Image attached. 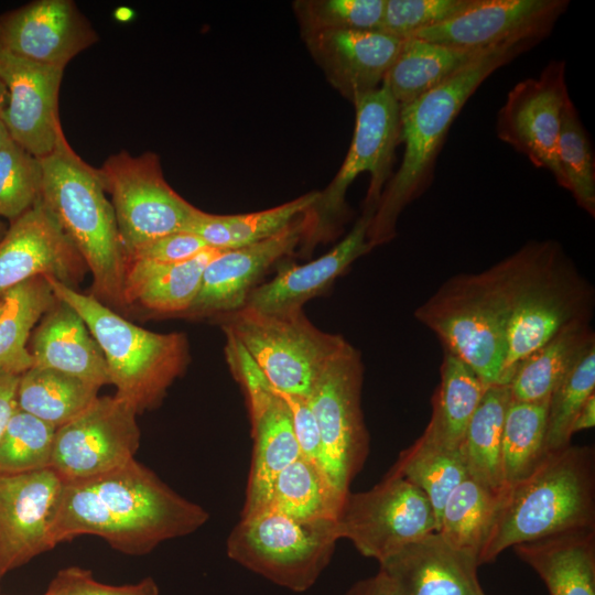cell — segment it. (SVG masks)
Instances as JSON below:
<instances>
[{
  "instance_id": "1",
  "label": "cell",
  "mask_w": 595,
  "mask_h": 595,
  "mask_svg": "<svg viewBox=\"0 0 595 595\" xmlns=\"http://www.w3.org/2000/svg\"><path fill=\"white\" fill-rule=\"evenodd\" d=\"M208 519L202 506L134 458L94 477L64 482L52 542L56 547L90 534L123 554L144 555L197 531Z\"/></svg>"
},
{
  "instance_id": "2",
  "label": "cell",
  "mask_w": 595,
  "mask_h": 595,
  "mask_svg": "<svg viewBox=\"0 0 595 595\" xmlns=\"http://www.w3.org/2000/svg\"><path fill=\"white\" fill-rule=\"evenodd\" d=\"M488 270L507 317V385L530 353L572 324L591 323L594 290L554 240L529 241Z\"/></svg>"
},
{
  "instance_id": "3",
  "label": "cell",
  "mask_w": 595,
  "mask_h": 595,
  "mask_svg": "<svg viewBox=\"0 0 595 595\" xmlns=\"http://www.w3.org/2000/svg\"><path fill=\"white\" fill-rule=\"evenodd\" d=\"M544 37L519 36L489 47L441 85L400 108L401 164L382 191L367 239L374 248L397 234L402 210L433 182L437 155L450 128L482 83Z\"/></svg>"
},
{
  "instance_id": "4",
  "label": "cell",
  "mask_w": 595,
  "mask_h": 595,
  "mask_svg": "<svg viewBox=\"0 0 595 595\" xmlns=\"http://www.w3.org/2000/svg\"><path fill=\"white\" fill-rule=\"evenodd\" d=\"M586 528H595V454L570 444L502 489L478 565L517 544Z\"/></svg>"
},
{
  "instance_id": "5",
  "label": "cell",
  "mask_w": 595,
  "mask_h": 595,
  "mask_svg": "<svg viewBox=\"0 0 595 595\" xmlns=\"http://www.w3.org/2000/svg\"><path fill=\"white\" fill-rule=\"evenodd\" d=\"M40 162L41 197L91 273V295L112 310L123 309L127 258L98 169L73 150L64 133Z\"/></svg>"
},
{
  "instance_id": "6",
  "label": "cell",
  "mask_w": 595,
  "mask_h": 595,
  "mask_svg": "<svg viewBox=\"0 0 595 595\" xmlns=\"http://www.w3.org/2000/svg\"><path fill=\"white\" fill-rule=\"evenodd\" d=\"M56 299L73 307L98 343L116 396L139 413L155 408L185 370L188 345L182 333H154L127 321L91 294L46 279Z\"/></svg>"
},
{
  "instance_id": "7",
  "label": "cell",
  "mask_w": 595,
  "mask_h": 595,
  "mask_svg": "<svg viewBox=\"0 0 595 595\" xmlns=\"http://www.w3.org/2000/svg\"><path fill=\"white\" fill-rule=\"evenodd\" d=\"M414 317L487 386L501 385L507 317L488 269L451 277Z\"/></svg>"
},
{
  "instance_id": "8",
  "label": "cell",
  "mask_w": 595,
  "mask_h": 595,
  "mask_svg": "<svg viewBox=\"0 0 595 595\" xmlns=\"http://www.w3.org/2000/svg\"><path fill=\"white\" fill-rule=\"evenodd\" d=\"M279 392L309 397L328 359L346 340L315 327L302 307L262 312L247 306L217 316Z\"/></svg>"
},
{
  "instance_id": "9",
  "label": "cell",
  "mask_w": 595,
  "mask_h": 595,
  "mask_svg": "<svg viewBox=\"0 0 595 595\" xmlns=\"http://www.w3.org/2000/svg\"><path fill=\"white\" fill-rule=\"evenodd\" d=\"M338 540L337 521H300L266 510L240 518L226 551L245 569L302 593L316 583Z\"/></svg>"
},
{
  "instance_id": "10",
  "label": "cell",
  "mask_w": 595,
  "mask_h": 595,
  "mask_svg": "<svg viewBox=\"0 0 595 595\" xmlns=\"http://www.w3.org/2000/svg\"><path fill=\"white\" fill-rule=\"evenodd\" d=\"M353 105L356 120L349 150L337 174L307 210L304 249L310 246L311 250L344 216L346 192L359 174H370L364 209L376 210L390 177L394 149L400 143L399 105L383 85Z\"/></svg>"
},
{
  "instance_id": "11",
  "label": "cell",
  "mask_w": 595,
  "mask_h": 595,
  "mask_svg": "<svg viewBox=\"0 0 595 595\" xmlns=\"http://www.w3.org/2000/svg\"><path fill=\"white\" fill-rule=\"evenodd\" d=\"M98 172L111 196L126 258L158 238L185 231L199 210L167 184L155 153L121 151Z\"/></svg>"
},
{
  "instance_id": "12",
  "label": "cell",
  "mask_w": 595,
  "mask_h": 595,
  "mask_svg": "<svg viewBox=\"0 0 595 595\" xmlns=\"http://www.w3.org/2000/svg\"><path fill=\"white\" fill-rule=\"evenodd\" d=\"M363 379L360 353L345 340L325 364L307 397L321 434L324 469L344 495L369 453L361 409Z\"/></svg>"
},
{
  "instance_id": "13",
  "label": "cell",
  "mask_w": 595,
  "mask_h": 595,
  "mask_svg": "<svg viewBox=\"0 0 595 595\" xmlns=\"http://www.w3.org/2000/svg\"><path fill=\"white\" fill-rule=\"evenodd\" d=\"M337 532L361 555L380 564L405 545L436 532V518L418 487L388 472L371 489L347 494Z\"/></svg>"
},
{
  "instance_id": "14",
  "label": "cell",
  "mask_w": 595,
  "mask_h": 595,
  "mask_svg": "<svg viewBox=\"0 0 595 595\" xmlns=\"http://www.w3.org/2000/svg\"><path fill=\"white\" fill-rule=\"evenodd\" d=\"M229 369L246 396L253 439L252 462L241 517L266 509L277 476L300 455L292 415L244 347L226 335Z\"/></svg>"
},
{
  "instance_id": "15",
  "label": "cell",
  "mask_w": 595,
  "mask_h": 595,
  "mask_svg": "<svg viewBox=\"0 0 595 595\" xmlns=\"http://www.w3.org/2000/svg\"><path fill=\"white\" fill-rule=\"evenodd\" d=\"M137 410L118 396L97 399L56 429L51 467L64 479L94 477L134 459L140 446Z\"/></svg>"
},
{
  "instance_id": "16",
  "label": "cell",
  "mask_w": 595,
  "mask_h": 595,
  "mask_svg": "<svg viewBox=\"0 0 595 595\" xmlns=\"http://www.w3.org/2000/svg\"><path fill=\"white\" fill-rule=\"evenodd\" d=\"M565 62H549L538 77L517 83L497 113L498 139L523 154L536 167L548 170L563 187L558 142L565 106L571 100Z\"/></svg>"
},
{
  "instance_id": "17",
  "label": "cell",
  "mask_w": 595,
  "mask_h": 595,
  "mask_svg": "<svg viewBox=\"0 0 595 595\" xmlns=\"http://www.w3.org/2000/svg\"><path fill=\"white\" fill-rule=\"evenodd\" d=\"M64 479L52 468L0 472V580L54 548Z\"/></svg>"
},
{
  "instance_id": "18",
  "label": "cell",
  "mask_w": 595,
  "mask_h": 595,
  "mask_svg": "<svg viewBox=\"0 0 595 595\" xmlns=\"http://www.w3.org/2000/svg\"><path fill=\"white\" fill-rule=\"evenodd\" d=\"M87 271L83 257L42 197L11 221L0 240V296L36 277L75 289Z\"/></svg>"
},
{
  "instance_id": "19",
  "label": "cell",
  "mask_w": 595,
  "mask_h": 595,
  "mask_svg": "<svg viewBox=\"0 0 595 595\" xmlns=\"http://www.w3.org/2000/svg\"><path fill=\"white\" fill-rule=\"evenodd\" d=\"M63 74L64 68L0 47V79L8 93L0 120L10 138L37 159L48 155L64 133L58 116Z\"/></svg>"
},
{
  "instance_id": "20",
  "label": "cell",
  "mask_w": 595,
  "mask_h": 595,
  "mask_svg": "<svg viewBox=\"0 0 595 595\" xmlns=\"http://www.w3.org/2000/svg\"><path fill=\"white\" fill-rule=\"evenodd\" d=\"M569 3L567 0H470L462 12L412 37L465 51H484L526 35L547 37Z\"/></svg>"
},
{
  "instance_id": "21",
  "label": "cell",
  "mask_w": 595,
  "mask_h": 595,
  "mask_svg": "<svg viewBox=\"0 0 595 595\" xmlns=\"http://www.w3.org/2000/svg\"><path fill=\"white\" fill-rule=\"evenodd\" d=\"M97 41L71 0H36L0 15V47L40 64L65 68Z\"/></svg>"
},
{
  "instance_id": "22",
  "label": "cell",
  "mask_w": 595,
  "mask_h": 595,
  "mask_svg": "<svg viewBox=\"0 0 595 595\" xmlns=\"http://www.w3.org/2000/svg\"><path fill=\"white\" fill-rule=\"evenodd\" d=\"M309 228L307 212L277 235L245 247L221 250L205 268L199 291L182 315L219 316L245 306L257 281L291 253Z\"/></svg>"
},
{
  "instance_id": "23",
  "label": "cell",
  "mask_w": 595,
  "mask_h": 595,
  "mask_svg": "<svg viewBox=\"0 0 595 595\" xmlns=\"http://www.w3.org/2000/svg\"><path fill=\"white\" fill-rule=\"evenodd\" d=\"M303 36L327 80L351 104L381 86L402 44L374 30L323 31Z\"/></svg>"
},
{
  "instance_id": "24",
  "label": "cell",
  "mask_w": 595,
  "mask_h": 595,
  "mask_svg": "<svg viewBox=\"0 0 595 595\" xmlns=\"http://www.w3.org/2000/svg\"><path fill=\"white\" fill-rule=\"evenodd\" d=\"M397 595H486L477 558L430 533L379 564Z\"/></svg>"
},
{
  "instance_id": "25",
  "label": "cell",
  "mask_w": 595,
  "mask_h": 595,
  "mask_svg": "<svg viewBox=\"0 0 595 595\" xmlns=\"http://www.w3.org/2000/svg\"><path fill=\"white\" fill-rule=\"evenodd\" d=\"M375 212L363 209L351 230L325 255L304 264H288L271 281L256 286L245 306L262 312L302 307L372 249L367 234Z\"/></svg>"
},
{
  "instance_id": "26",
  "label": "cell",
  "mask_w": 595,
  "mask_h": 595,
  "mask_svg": "<svg viewBox=\"0 0 595 595\" xmlns=\"http://www.w3.org/2000/svg\"><path fill=\"white\" fill-rule=\"evenodd\" d=\"M32 367L50 368L100 389L110 383L105 356L80 315L57 299L31 337Z\"/></svg>"
},
{
  "instance_id": "27",
  "label": "cell",
  "mask_w": 595,
  "mask_h": 595,
  "mask_svg": "<svg viewBox=\"0 0 595 595\" xmlns=\"http://www.w3.org/2000/svg\"><path fill=\"white\" fill-rule=\"evenodd\" d=\"M550 595H595V528L570 530L512 547Z\"/></svg>"
},
{
  "instance_id": "28",
  "label": "cell",
  "mask_w": 595,
  "mask_h": 595,
  "mask_svg": "<svg viewBox=\"0 0 595 595\" xmlns=\"http://www.w3.org/2000/svg\"><path fill=\"white\" fill-rule=\"evenodd\" d=\"M207 248L180 263L148 261L127 262L123 301L126 306L139 303L163 314H184L194 302L206 266L220 252Z\"/></svg>"
},
{
  "instance_id": "29",
  "label": "cell",
  "mask_w": 595,
  "mask_h": 595,
  "mask_svg": "<svg viewBox=\"0 0 595 595\" xmlns=\"http://www.w3.org/2000/svg\"><path fill=\"white\" fill-rule=\"evenodd\" d=\"M593 345L595 334L591 323H575L563 328L515 367L507 383L511 399L539 401L550 398Z\"/></svg>"
},
{
  "instance_id": "30",
  "label": "cell",
  "mask_w": 595,
  "mask_h": 595,
  "mask_svg": "<svg viewBox=\"0 0 595 595\" xmlns=\"http://www.w3.org/2000/svg\"><path fill=\"white\" fill-rule=\"evenodd\" d=\"M484 51H465L410 37L402 41L381 85L401 108L441 85Z\"/></svg>"
},
{
  "instance_id": "31",
  "label": "cell",
  "mask_w": 595,
  "mask_h": 595,
  "mask_svg": "<svg viewBox=\"0 0 595 595\" xmlns=\"http://www.w3.org/2000/svg\"><path fill=\"white\" fill-rule=\"evenodd\" d=\"M487 387L463 360L444 351L440 383L432 397L431 418L421 436L437 445L459 450Z\"/></svg>"
},
{
  "instance_id": "32",
  "label": "cell",
  "mask_w": 595,
  "mask_h": 595,
  "mask_svg": "<svg viewBox=\"0 0 595 595\" xmlns=\"http://www.w3.org/2000/svg\"><path fill=\"white\" fill-rule=\"evenodd\" d=\"M346 496L317 463L300 455L274 479L263 511L300 521H337Z\"/></svg>"
},
{
  "instance_id": "33",
  "label": "cell",
  "mask_w": 595,
  "mask_h": 595,
  "mask_svg": "<svg viewBox=\"0 0 595 595\" xmlns=\"http://www.w3.org/2000/svg\"><path fill=\"white\" fill-rule=\"evenodd\" d=\"M318 194L313 191L280 206L249 214L214 215L199 209L185 231L196 235L210 248L245 247L286 228L315 204Z\"/></svg>"
},
{
  "instance_id": "34",
  "label": "cell",
  "mask_w": 595,
  "mask_h": 595,
  "mask_svg": "<svg viewBox=\"0 0 595 595\" xmlns=\"http://www.w3.org/2000/svg\"><path fill=\"white\" fill-rule=\"evenodd\" d=\"M511 397L507 385L488 386L465 431L461 453L468 476L500 494L501 436L507 407Z\"/></svg>"
},
{
  "instance_id": "35",
  "label": "cell",
  "mask_w": 595,
  "mask_h": 595,
  "mask_svg": "<svg viewBox=\"0 0 595 595\" xmlns=\"http://www.w3.org/2000/svg\"><path fill=\"white\" fill-rule=\"evenodd\" d=\"M0 315V369L21 376L33 366L26 347L33 326L56 303L46 278L25 280L3 295Z\"/></svg>"
},
{
  "instance_id": "36",
  "label": "cell",
  "mask_w": 595,
  "mask_h": 595,
  "mask_svg": "<svg viewBox=\"0 0 595 595\" xmlns=\"http://www.w3.org/2000/svg\"><path fill=\"white\" fill-rule=\"evenodd\" d=\"M98 390L67 374L31 367L20 376L17 404L57 429L87 409L97 399Z\"/></svg>"
},
{
  "instance_id": "37",
  "label": "cell",
  "mask_w": 595,
  "mask_h": 595,
  "mask_svg": "<svg viewBox=\"0 0 595 595\" xmlns=\"http://www.w3.org/2000/svg\"><path fill=\"white\" fill-rule=\"evenodd\" d=\"M499 495L467 476L447 497L437 520L436 532L447 544L475 555L478 561Z\"/></svg>"
},
{
  "instance_id": "38",
  "label": "cell",
  "mask_w": 595,
  "mask_h": 595,
  "mask_svg": "<svg viewBox=\"0 0 595 595\" xmlns=\"http://www.w3.org/2000/svg\"><path fill=\"white\" fill-rule=\"evenodd\" d=\"M548 407L549 398L539 401L510 399L501 436L505 487L528 476L545 456Z\"/></svg>"
},
{
  "instance_id": "39",
  "label": "cell",
  "mask_w": 595,
  "mask_h": 595,
  "mask_svg": "<svg viewBox=\"0 0 595 595\" xmlns=\"http://www.w3.org/2000/svg\"><path fill=\"white\" fill-rule=\"evenodd\" d=\"M389 473L405 478L426 496L436 526L447 497L468 476L461 450L437 445L422 436L400 453Z\"/></svg>"
},
{
  "instance_id": "40",
  "label": "cell",
  "mask_w": 595,
  "mask_h": 595,
  "mask_svg": "<svg viewBox=\"0 0 595 595\" xmlns=\"http://www.w3.org/2000/svg\"><path fill=\"white\" fill-rule=\"evenodd\" d=\"M558 160L563 188L571 192L576 204L595 216V164L589 138L572 100L562 116L558 142Z\"/></svg>"
},
{
  "instance_id": "41",
  "label": "cell",
  "mask_w": 595,
  "mask_h": 595,
  "mask_svg": "<svg viewBox=\"0 0 595 595\" xmlns=\"http://www.w3.org/2000/svg\"><path fill=\"white\" fill-rule=\"evenodd\" d=\"M55 432V426L18 408L0 436V472L51 467Z\"/></svg>"
},
{
  "instance_id": "42",
  "label": "cell",
  "mask_w": 595,
  "mask_h": 595,
  "mask_svg": "<svg viewBox=\"0 0 595 595\" xmlns=\"http://www.w3.org/2000/svg\"><path fill=\"white\" fill-rule=\"evenodd\" d=\"M595 393V345L581 357L549 398L545 453L571 444L573 420Z\"/></svg>"
},
{
  "instance_id": "43",
  "label": "cell",
  "mask_w": 595,
  "mask_h": 595,
  "mask_svg": "<svg viewBox=\"0 0 595 595\" xmlns=\"http://www.w3.org/2000/svg\"><path fill=\"white\" fill-rule=\"evenodd\" d=\"M40 159L8 140L0 149V217L13 221L41 197Z\"/></svg>"
},
{
  "instance_id": "44",
  "label": "cell",
  "mask_w": 595,
  "mask_h": 595,
  "mask_svg": "<svg viewBox=\"0 0 595 595\" xmlns=\"http://www.w3.org/2000/svg\"><path fill=\"white\" fill-rule=\"evenodd\" d=\"M385 0H302L294 10L303 34L338 30L378 31Z\"/></svg>"
},
{
  "instance_id": "45",
  "label": "cell",
  "mask_w": 595,
  "mask_h": 595,
  "mask_svg": "<svg viewBox=\"0 0 595 595\" xmlns=\"http://www.w3.org/2000/svg\"><path fill=\"white\" fill-rule=\"evenodd\" d=\"M470 0H385L378 31L401 41L462 12Z\"/></svg>"
},
{
  "instance_id": "46",
  "label": "cell",
  "mask_w": 595,
  "mask_h": 595,
  "mask_svg": "<svg viewBox=\"0 0 595 595\" xmlns=\"http://www.w3.org/2000/svg\"><path fill=\"white\" fill-rule=\"evenodd\" d=\"M47 588L54 595H161L152 577L133 584L109 585L97 581L91 571L79 566L60 570Z\"/></svg>"
},
{
  "instance_id": "47",
  "label": "cell",
  "mask_w": 595,
  "mask_h": 595,
  "mask_svg": "<svg viewBox=\"0 0 595 595\" xmlns=\"http://www.w3.org/2000/svg\"><path fill=\"white\" fill-rule=\"evenodd\" d=\"M207 248L210 247L196 235L180 231L163 236L138 248L127 257V262L180 263L196 257Z\"/></svg>"
},
{
  "instance_id": "48",
  "label": "cell",
  "mask_w": 595,
  "mask_h": 595,
  "mask_svg": "<svg viewBox=\"0 0 595 595\" xmlns=\"http://www.w3.org/2000/svg\"><path fill=\"white\" fill-rule=\"evenodd\" d=\"M277 392L284 399L290 409L301 455L314 461L324 469V451L321 434L307 398Z\"/></svg>"
},
{
  "instance_id": "49",
  "label": "cell",
  "mask_w": 595,
  "mask_h": 595,
  "mask_svg": "<svg viewBox=\"0 0 595 595\" xmlns=\"http://www.w3.org/2000/svg\"><path fill=\"white\" fill-rule=\"evenodd\" d=\"M20 376L0 369V436L18 409L17 389Z\"/></svg>"
},
{
  "instance_id": "50",
  "label": "cell",
  "mask_w": 595,
  "mask_h": 595,
  "mask_svg": "<svg viewBox=\"0 0 595 595\" xmlns=\"http://www.w3.org/2000/svg\"><path fill=\"white\" fill-rule=\"evenodd\" d=\"M345 595H397V593L389 577L379 570L377 574L354 583Z\"/></svg>"
},
{
  "instance_id": "51",
  "label": "cell",
  "mask_w": 595,
  "mask_h": 595,
  "mask_svg": "<svg viewBox=\"0 0 595 595\" xmlns=\"http://www.w3.org/2000/svg\"><path fill=\"white\" fill-rule=\"evenodd\" d=\"M595 425V393L591 394L575 415L571 433L591 429Z\"/></svg>"
},
{
  "instance_id": "52",
  "label": "cell",
  "mask_w": 595,
  "mask_h": 595,
  "mask_svg": "<svg viewBox=\"0 0 595 595\" xmlns=\"http://www.w3.org/2000/svg\"><path fill=\"white\" fill-rule=\"evenodd\" d=\"M9 132L3 125V122L0 120V149L6 144L8 140H10Z\"/></svg>"
},
{
  "instance_id": "53",
  "label": "cell",
  "mask_w": 595,
  "mask_h": 595,
  "mask_svg": "<svg viewBox=\"0 0 595 595\" xmlns=\"http://www.w3.org/2000/svg\"><path fill=\"white\" fill-rule=\"evenodd\" d=\"M7 88L0 79V116L7 102Z\"/></svg>"
},
{
  "instance_id": "54",
  "label": "cell",
  "mask_w": 595,
  "mask_h": 595,
  "mask_svg": "<svg viewBox=\"0 0 595 595\" xmlns=\"http://www.w3.org/2000/svg\"><path fill=\"white\" fill-rule=\"evenodd\" d=\"M7 229L8 228H6V226L3 225V223L0 219V240L3 238L4 234L7 232Z\"/></svg>"
},
{
  "instance_id": "55",
  "label": "cell",
  "mask_w": 595,
  "mask_h": 595,
  "mask_svg": "<svg viewBox=\"0 0 595 595\" xmlns=\"http://www.w3.org/2000/svg\"><path fill=\"white\" fill-rule=\"evenodd\" d=\"M3 307H4V299H3V296H0V315H1L2 311H3Z\"/></svg>"
},
{
  "instance_id": "56",
  "label": "cell",
  "mask_w": 595,
  "mask_h": 595,
  "mask_svg": "<svg viewBox=\"0 0 595 595\" xmlns=\"http://www.w3.org/2000/svg\"><path fill=\"white\" fill-rule=\"evenodd\" d=\"M43 595H54V594L52 593V591H50V589L47 588L46 592H45Z\"/></svg>"
}]
</instances>
